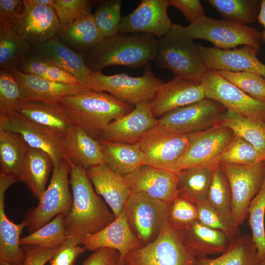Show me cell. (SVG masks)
<instances>
[{
	"mask_svg": "<svg viewBox=\"0 0 265 265\" xmlns=\"http://www.w3.org/2000/svg\"><path fill=\"white\" fill-rule=\"evenodd\" d=\"M66 160L70 166L72 195L71 208L64 220L66 241L80 245L83 238L105 228L113 222L115 217L93 189L86 169Z\"/></svg>",
	"mask_w": 265,
	"mask_h": 265,
	"instance_id": "cell-1",
	"label": "cell"
},
{
	"mask_svg": "<svg viewBox=\"0 0 265 265\" xmlns=\"http://www.w3.org/2000/svg\"><path fill=\"white\" fill-rule=\"evenodd\" d=\"M158 43V38L150 34H118L104 38L84 54V60L92 73L112 65L131 68L145 66L154 60Z\"/></svg>",
	"mask_w": 265,
	"mask_h": 265,
	"instance_id": "cell-2",
	"label": "cell"
},
{
	"mask_svg": "<svg viewBox=\"0 0 265 265\" xmlns=\"http://www.w3.org/2000/svg\"><path fill=\"white\" fill-rule=\"evenodd\" d=\"M59 103L74 125L98 140L111 122L134 107L107 93L91 89L67 96Z\"/></svg>",
	"mask_w": 265,
	"mask_h": 265,
	"instance_id": "cell-3",
	"label": "cell"
},
{
	"mask_svg": "<svg viewBox=\"0 0 265 265\" xmlns=\"http://www.w3.org/2000/svg\"><path fill=\"white\" fill-rule=\"evenodd\" d=\"M193 40L186 26L173 24L170 30L158 39L155 64L170 70L174 78L200 82L207 69Z\"/></svg>",
	"mask_w": 265,
	"mask_h": 265,
	"instance_id": "cell-4",
	"label": "cell"
},
{
	"mask_svg": "<svg viewBox=\"0 0 265 265\" xmlns=\"http://www.w3.org/2000/svg\"><path fill=\"white\" fill-rule=\"evenodd\" d=\"M164 82L154 74L150 64L144 66L143 74L139 77L125 73L108 76L101 71L92 73L89 81L91 90L107 93L131 105L151 101Z\"/></svg>",
	"mask_w": 265,
	"mask_h": 265,
	"instance_id": "cell-5",
	"label": "cell"
},
{
	"mask_svg": "<svg viewBox=\"0 0 265 265\" xmlns=\"http://www.w3.org/2000/svg\"><path fill=\"white\" fill-rule=\"evenodd\" d=\"M186 28L192 39L207 40L217 48L230 50L240 45H249L258 50L260 49L262 32L246 25L204 15Z\"/></svg>",
	"mask_w": 265,
	"mask_h": 265,
	"instance_id": "cell-6",
	"label": "cell"
},
{
	"mask_svg": "<svg viewBox=\"0 0 265 265\" xmlns=\"http://www.w3.org/2000/svg\"><path fill=\"white\" fill-rule=\"evenodd\" d=\"M195 257L185 244L181 231L168 223L152 242L128 253L124 265H192Z\"/></svg>",
	"mask_w": 265,
	"mask_h": 265,
	"instance_id": "cell-7",
	"label": "cell"
},
{
	"mask_svg": "<svg viewBox=\"0 0 265 265\" xmlns=\"http://www.w3.org/2000/svg\"><path fill=\"white\" fill-rule=\"evenodd\" d=\"M189 141V134L158 124L147 132L138 143L145 155V164L178 173Z\"/></svg>",
	"mask_w": 265,
	"mask_h": 265,
	"instance_id": "cell-8",
	"label": "cell"
},
{
	"mask_svg": "<svg viewBox=\"0 0 265 265\" xmlns=\"http://www.w3.org/2000/svg\"><path fill=\"white\" fill-rule=\"evenodd\" d=\"M125 210L131 229L144 245L156 239L168 223L169 206L143 193H131Z\"/></svg>",
	"mask_w": 265,
	"mask_h": 265,
	"instance_id": "cell-9",
	"label": "cell"
},
{
	"mask_svg": "<svg viewBox=\"0 0 265 265\" xmlns=\"http://www.w3.org/2000/svg\"><path fill=\"white\" fill-rule=\"evenodd\" d=\"M70 171V164L65 159L58 168H53L50 184L39 200L38 206L25 220L30 233L57 215L63 214L65 217L70 212L72 205V195L69 188Z\"/></svg>",
	"mask_w": 265,
	"mask_h": 265,
	"instance_id": "cell-10",
	"label": "cell"
},
{
	"mask_svg": "<svg viewBox=\"0 0 265 265\" xmlns=\"http://www.w3.org/2000/svg\"><path fill=\"white\" fill-rule=\"evenodd\" d=\"M219 165L230 185L232 215L239 227L248 216L250 203L262 186L265 176V160L251 165L223 162H220Z\"/></svg>",
	"mask_w": 265,
	"mask_h": 265,
	"instance_id": "cell-11",
	"label": "cell"
},
{
	"mask_svg": "<svg viewBox=\"0 0 265 265\" xmlns=\"http://www.w3.org/2000/svg\"><path fill=\"white\" fill-rule=\"evenodd\" d=\"M206 98L227 110L265 123V102L255 99L228 81L217 71L207 69L200 81Z\"/></svg>",
	"mask_w": 265,
	"mask_h": 265,
	"instance_id": "cell-12",
	"label": "cell"
},
{
	"mask_svg": "<svg viewBox=\"0 0 265 265\" xmlns=\"http://www.w3.org/2000/svg\"><path fill=\"white\" fill-rule=\"evenodd\" d=\"M235 135L230 128L217 126L189 134V143L180 163V171L196 166L214 168Z\"/></svg>",
	"mask_w": 265,
	"mask_h": 265,
	"instance_id": "cell-13",
	"label": "cell"
},
{
	"mask_svg": "<svg viewBox=\"0 0 265 265\" xmlns=\"http://www.w3.org/2000/svg\"><path fill=\"white\" fill-rule=\"evenodd\" d=\"M226 108L207 98L171 110L158 119L159 124L183 134L201 132L216 125Z\"/></svg>",
	"mask_w": 265,
	"mask_h": 265,
	"instance_id": "cell-14",
	"label": "cell"
},
{
	"mask_svg": "<svg viewBox=\"0 0 265 265\" xmlns=\"http://www.w3.org/2000/svg\"><path fill=\"white\" fill-rule=\"evenodd\" d=\"M0 129L20 134L29 147L46 152L52 159L53 168H58L64 159L62 135L15 111L0 114Z\"/></svg>",
	"mask_w": 265,
	"mask_h": 265,
	"instance_id": "cell-15",
	"label": "cell"
},
{
	"mask_svg": "<svg viewBox=\"0 0 265 265\" xmlns=\"http://www.w3.org/2000/svg\"><path fill=\"white\" fill-rule=\"evenodd\" d=\"M169 0H142L131 13L122 16L118 34L145 33L160 38L171 28Z\"/></svg>",
	"mask_w": 265,
	"mask_h": 265,
	"instance_id": "cell-16",
	"label": "cell"
},
{
	"mask_svg": "<svg viewBox=\"0 0 265 265\" xmlns=\"http://www.w3.org/2000/svg\"><path fill=\"white\" fill-rule=\"evenodd\" d=\"M197 46L207 69L252 72L265 79V64L257 57L260 50L253 46L244 45L239 48L223 50Z\"/></svg>",
	"mask_w": 265,
	"mask_h": 265,
	"instance_id": "cell-17",
	"label": "cell"
},
{
	"mask_svg": "<svg viewBox=\"0 0 265 265\" xmlns=\"http://www.w3.org/2000/svg\"><path fill=\"white\" fill-rule=\"evenodd\" d=\"M131 193H143L168 206L178 196V173L143 165L124 176Z\"/></svg>",
	"mask_w": 265,
	"mask_h": 265,
	"instance_id": "cell-18",
	"label": "cell"
},
{
	"mask_svg": "<svg viewBox=\"0 0 265 265\" xmlns=\"http://www.w3.org/2000/svg\"><path fill=\"white\" fill-rule=\"evenodd\" d=\"M151 101L136 105L132 111L111 122L99 140L135 144L148 131L159 124L152 111Z\"/></svg>",
	"mask_w": 265,
	"mask_h": 265,
	"instance_id": "cell-19",
	"label": "cell"
},
{
	"mask_svg": "<svg viewBox=\"0 0 265 265\" xmlns=\"http://www.w3.org/2000/svg\"><path fill=\"white\" fill-rule=\"evenodd\" d=\"M80 245L93 251L104 247L117 250L119 253V265H124L128 253L144 246L131 229L125 208L112 222L100 231L83 238Z\"/></svg>",
	"mask_w": 265,
	"mask_h": 265,
	"instance_id": "cell-20",
	"label": "cell"
},
{
	"mask_svg": "<svg viewBox=\"0 0 265 265\" xmlns=\"http://www.w3.org/2000/svg\"><path fill=\"white\" fill-rule=\"evenodd\" d=\"M25 1V14L14 24L20 34L32 47L55 36L61 23L53 7Z\"/></svg>",
	"mask_w": 265,
	"mask_h": 265,
	"instance_id": "cell-21",
	"label": "cell"
},
{
	"mask_svg": "<svg viewBox=\"0 0 265 265\" xmlns=\"http://www.w3.org/2000/svg\"><path fill=\"white\" fill-rule=\"evenodd\" d=\"M86 173L96 192L103 198L115 218L118 217L131 194L124 176L106 164L90 167Z\"/></svg>",
	"mask_w": 265,
	"mask_h": 265,
	"instance_id": "cell-22",
	"label": "cell"
},
{
	"mask_svg": "<svg viewBox=\"0 0 265 265\" xmlns=\"http://www.w3.org/2000/svg\"><path fill=\"white\" fill-rule=\"evenodd\" d=\"M205 98L201 82L174 77L159 88L152 100V113L156 118H160L171 110Z\"/></svg>",
	"mask_w": 265,
	"mask_h": 265,
	"instance_id": "cell-23",
	"label": "cell"
},
{
	"mask_svg": "<svg viewBox=\"0 0 265 265\" xmlns=\"http://www.w3.org/2000/svg\"><path fill=\"white\" fill-rule=\"evenodd\" d=\"M16 182L12 177L0 174V262L23 265L25 256L20 247V235L26 223L25 220L20 224L12 222L4 211L6 191Z\"/></svg>",
	"mask_w": 265,
	"mask_h": 265,
	"instance_id": "cell-24",
	"label": "cell"
},
{
	"mask_svg": "<svg viewBox=\"0 0 265 265\" xmlns=\"http://www.w3.org/2000/svg\"><path fill=\"white\" fill-rule=\"evenodd\" d=\"M18 83L22 100L60 102L64 98L89 88L81 84L53 82L38 76L23 73L17 69L9 70Z\"/></svg>",
	"mask_w": 265,
	"mask_h": 265,
	"instance_id": "cell-25",
	"label": "cell"
},
{
	"mask_svg": "<svg viewBox=\"0 0 265 265\" xmlns=\"http://www.w3.org/2000/svg\"><path fill=\"white\" fill-rule=\"evenodd\" d=\"M32 50L46 61L69 72L80 84L89 88L92 72L85 64L84 54L70 49L55 36L44 43L32 46Z\"/></svg>",
	"mask_w": 265,
	"mask_h": 265,
	"instance_id": "cell-26",
	"label": "cell"
},
{
	"mask_svg": "<svg viewBox=\"0 0 265 265\" xmlns=\"http://www.w3.org/2000/svg\"><path fill=\"white\" fill-rule=\"evenodd\" d=\"M63 159L85 169L106 164L99 140L74 125L62 136Z\"/></svg>",
	"mask_w": 265,
	"mask_h": 265,
	"instance_id": "cell-27",
	"label": "cell"
},
{
	"mask_svg": "<svg viewBox=\"0 0 265 265\" xmlns=\"http://www.w3.org/2000/svg\"><path fill=\"white\" fill-rule=\"evenodd\" d=\"M15 111L62 136L74 126L59 102L23 100L19 103Z\"/></svg>",
	"mask_w": 265,
	"mask_h": 265,
	"instance_id": "cell-28",
	"label": "cell"
},
{
	"mask_svg": "<svg viewBox=\"0 0 265 265\" xmlns=\"http://www.w3.org/2000/svg\"><path fill=\"white\" fill-rule=\"evenodd\" d=\"M55 36L64 45L82 54L87 53L105 38L91 13L72 23L61 25Z\"/></svg>",
	"mask_w": 265,
	"mask_h": 265,
	"instance_id": "cell-29",
	"label": "cell"
},
{
	"mask_svg": "<svg viewBox=\"0 0 265 265\" xmlns=\"http://www.w3.org/2000/svg\"><path fill=\"white\" fill-rule=\"evenodd\" d=\"M181 232L185 244L196 257L222 254L231 241L224 232L207 227L198 220Z\"/></svg>",
	"mask_w": 265,
	"mask_h": 265,
	"instance_id": "cell-30",
	"label": "cell"
},
{
	"mask_svg": "<svg viewBox=\"0 0 265 265\" xmlns=\"http://www.w3.org/2000/svg\"><path fill=\"white\" fill-rule=\"evenodd\" d=\"M192 265H261V262L251 235L244 233L231 240L220 256L195 257Z\"/></svg>",
	"mask_w": 265,
	"mask_h": 265,
	"instance_id": "cell-31",
	"label": "cell"
},
{
	"mask_svg": "<svg viewBox=\"0 0 265 265\" xmlns=\"http://www.w3.org/2000/svg\"><path fill=\"white\" fill-rule=\"evenodd\" d=\"M53 161L45 152L29 147L26 154L19 181L26 185L33 195L39 200L46 185Z\"/></svg>",
	"mask_w": 265,
	"mask_h": 265,
	"instance_id": "cell-32",
	"label": "cell"
},
{
	"mask_svg": "<svg viewBox=\"0 0 265 265\" xmlns=\"http://www.w3.org/2000/svg\"><path fill=\"white\" fill-rule=\"evenodd\" d=\"M107 164L125 176L145 164L146 158L138 143L127 144L99 140Z\"/></svg>",
	"mask_w": 265,
	"mask_h": 265,
	"instance_id": "cell-33",
	"label": "cell"
},
{
	"mask_svg": "<svg viewBox=\"0 0 265 265\" xmlns=\"http://www.w3.org/2000/svg\"><path fill=\"white\" fill-rule=\"evenodd\" d=\"M31 50L13 23L0 19V70L17 69Z\"/></svg>",
	"mask_w": 265,
	"mask_h": 265,
	"instance_id": "cell-34",
	"label": "cell"
},
{
	"mask_svg": "<svg viewBox=\"0 0 265 265\" xmlns=\"http://www.w3.org/2000/svg\"><path fill=\"white\" fill-rule=\"evenodd\" d=\"M29 148L20 134L0 129V173L19 181Z\"/></svg>",
	"mask_w": 265,
	"mask_h": 265,
	"instance_id": "cell-35",
	"label": "cell"
},
{
	"mask_svg": "<svg viewBox=\"0 0 265 265\" xmlns=\"http://www.w3.org/2000/svg\"><path fill=\"white\" fill-rule=\"evenodd\" d=\"M213 169L196 166L180 171L178 173V196L195 204L207 201Z\"/></svg>",
	"mask_w": 265,
	"mask_h": 265,
	"instance_id": "cell-36",
	"label": "cell"
},
{
	"mask_svg": "<svg viewBox=\"0 0 265 265\" xmlns=\"http://www.w3.org/2000/svg\"><path fill=\"white\" fill-rule=\"evenodd\" d=\"M215 126L228 127L265 153V123L226 110Z\"/></svg>",
	"mask_w": 265,
	"mask_h": 265,
	"instance_id": "cell-37",
	"label": "cell"
},
{
	"mask_svg": "<svg viewBox=\"0 0 265 265\" xmlns=\"http://www.w3.org/2000/svg\"><path fill=\"white\" fill-rule=\"evenodd\" d=\"M207 1L219 13L222 19L246 25L257 20L260 8L258 0H208Z\"/></svg>",
	"mask_w": 265,
	"mask_h": 265,
	"instance_id": "cell-38",
	"label": "cell"
},
{
	"mask_svg": "<svg viewBox=\"0 0 265 265\" xmlns=\"http://www.w3.org/2000/svg\"><path fill=\"white\" fill-rule=\"evenodd\" d=\"M17 69L23 73L37 76L55 82L81 84L69 72L46 61L32 50L26 56Z\"/></svg>",
	"mask_w": 265,
	"mask_h": 265,
	"instance_id": "cell-39",
	"label": "cell"
},
{
	"mask_svg": "<svg viewBox=\"0 0 265 265\" xmlns=\"http://www.w3.org/2000/svg\"><path fill=\"white\" fill-rule=\"evenodd\" d=\"M65 215L60 214L41 228L20 239L21 245L58 248L67 240L64 224Z\"/></svg>",
	"mask_w": 265,
	"mask_h": 265,
	"instance_id": "cell-40",
	"label": "cell"
},
{
	"mask_svg": "<svg viewBox=\"0 0 265 265\" xmlns=\"http://www.w3.org/2000/svg\"><path fill=\"white\" fill-rule=\"evenodd\" d=\"M207 201L209 205L219 212L227 217L233 218L230 185L219 164L213 170Z\"/></svg>",
	"mask_w": 265,
	"mask_h": 265,
	"instance_id": "cell-41",
	"label": "cell"
},
{
	"mask_svg": "<svg viewBox=\"0 0 265 265\" xmlns=\"http://www.w3.org/2000/svg\"><path fill=\"white\" fill-rule=\"evenodd\" d=\"M265 176L261 188L251 201L248 208V223L252 239L261 263L265 258Z\"/></svg>",
	"mask_w": 265,
	"mask_h": 265,
	"instance_id": "cell-42",
	"label": "cell"
},
{
	"mask_svg": "<svg viewBox=\"0 0 265 265\" xmlns=\"http://www.w3.org/2000/svg\"><path fill=\"white\" fill-rule=\"evenodd\" d=\"M265 160V153L239 136L235 137L222 155L220 162L251 165Z\"/></svg>",
	"mask_w": 265,
	"mask_h": 265,
	"instance_id": "cell-43",
	"label": "cell"
},
{
	"mask_svg": "<svg viewBox=\"0 0 265 265\" xmlns=\"http://www.w3.org/2000/svg\"><path fill=\"white\" fill-rule=\"evenodd\" d=\"M198 220L210 228L224 232L230 240L241 235L239 227L233 218L227 217L213 209L208 201L196 204Z\"/></svg>",
	"mask_w": 265,
	"mask_h": 265,
	"instance_id": "cell-44",
	"label": "cell"
},
{
	"mask_svg": "<svg viewBox=\"0 0 265 265\" xmlns=\"http://www.w3.org/2000/svg\"><path fill=\"white\" fill-rule=\"evenodd\" d=\"M121 0L101 2L93 14L95 22L105 38L118 34L122 16Z\"/></svg>",
	"mask_w": 265,
	"mask_h": 265,
	"instance_id": "cell-45",
	"label": "cell"
},
{
	"mask_svg": "<svg viewBox=\"0 0 265 265\" xmlns=\"http://www.w3.org/2000/svg\"><path fill=\"white\" fill-rule=\"evenodd\" d=\"M218 72L228 81L253 98L265 102V79L262 76L248 72Z\"/></svg>",
	"mask_w": 265,
	"mask_h": 265,
	"instance_id": "cell-46",
	"label": "cell"
},
{
	"mask_svg": "<svg viewBox=\"0 0 265 265\" xmlns=\"http://www.w3.org/2000/svg\"><path fill=\"white\" fill-rule=\"evenodd\" d=\"M198 220L196 204L178 196L169 206L168 223L174 229L183 231Z\"/></svg>",
	"mask_w": 265,
	"mask_h": 265,
	"instance_id": "cell-47",
	"label": "cell"
},
{
	"mask_svg": "<svg viewBox=\"0 0 265 265\" xmlns=\"http://www.w3.org/2000/svg\"><path fill=\"white\" fill-rule=\"evenodd\" d=\"M22 100L20 87L8 70H0V114L15 111Z\"/></svg>",
	"mask_w": 265,
	"mask_h": 265,
	"instance_id": "cell-48",
	"label": "cell"
},
{
	"mask_svg": "<svg viewBox=\"0 0 265 265\" xmlns=\"http://www.w3.org/2000/svg\"><path fill=\"white\" fill-rule=\"evenodd\" d=\"M93 2L90 0H54L52 6L61 25H64L91 13Z\"/></svg>",
	"mask_w": 265,
	"mask_h": 265,
	"instance_id": "cell-49",
	"label": "cell"
},
{
	"mask_svg": "<svg viewBox=\"0 0 265 265\" xmlns=\"http://www.w3.org/2000/svg\"><path fill=\"white\" fill-rule=\"evenodd\" d=\"M86 249L81 245L66 241L60 246L51 260V265H74L78 256Z\"/></svg>",
	"mask_w": 265,
	"mask_h": 265,
	"instance_id": "cell-50",
	"label": "cell"
},
{
	"mask_svg": "<svg viewBox=\"0 0 265 265\" xmlns=\"http://www.w3.org/2000/svg\"><path fill=\"white\" fill-rule=\"evenodd\" d=\"M25 0H0V19L14 24L26 11Z\"/></svg>",
	"mask_w": 265,
	"mask_h": 265,
	"instance_id": "cell-51",
	"label": "cell"
},
{
	"mask_svg": "<svg viewBox=\"0 0 265 265\" xmlns=\"http://www.w3.org/2000/svg\"><path fill=\"white\" fill-rule=\"evenodd\" d=\"M26 246L23 265H44L52 259L60 247L49 248L35 245Z\"/></svg>",
	"mask_w": 265,
	"mask_h": 265,
	"instance_id": "cell-52",
	"label": "cell"
},
{
	"mask_svg": "<svg viewBox=\"0 0 265 265\" xmlns=\"http://www.w3.org/2000/svg\"><path fill=\"white\" fill-rule=\"evenodd\" d=\"M169 3L181 11L189 24L205 15L199 0H169Z\"/></svg>",
	"mask_w": 265,
	"mask_h": 265,
	"instance_id": "cell-53",
	"label": "cell"
},
{
	"mask_svg": "<svg viewBox=\"0 0 265 265\" xmlns=\"http://www.w3.org/2000/svg\"><path fill=\"white\" fill-rule=\"evenodd\" d=\"M119 252L110 248H101L93 253L82 265H119Z\"/></svg>",
	"mask_w": 265,
	"mask_h": 265,
	"instance_id": "cell-54",
	"label": "cell"
},
{
	"mask_svg": "<svg viewBox=\"0 0 265 265\" xmlns=\"http://www.w3.org/2000/svg\"><path fill=\"white\" fill-rule=\"evenodd\" d=\"M257 20L264 27V30L262 32L261 41L265 44V0H262L260 1V8Z\"/></svg>",
	"mask_w": 265,
	"mask_h": 265,
	"instance_id": "cell-55",
	"label": "cell"
},
{
	"mask_svg": "<svg viewBox=\"0 0 265 265\" xmlns=\"http://www.w3.org/2000/svg\"><path fill=\"white\" fill-rule=\"evenodd\" d=\"M29 2L40 5L53 6L54 0H28Z\"/></svg>",
	"mask_w": 265,
	"mask_h": 265,
	"instance_id": "cell-56",
	"label": "cell"
},
{
	"mask_svg": "<svg viewBox=\"0 0 265 265\" xmlns=\"http://www.w3.org/2000/svg\"><path fill=\"white\" fill-rule=\"evenodd\" d=\"M0 265H11L9 264H7L6 263H4V262H0Z\"/></svg>",
	"mask_w": 265,
	"mask_h": 265,
	"instance_id": "cell-57",
	"label": "cell"
},
{
	"mask_svg": "<svg viewBox=\"0 0 265 265\" xmlns=\"http://www.w3.org/2000/svg\"><path fill=\"white\" fill-rule=\"evenodd\" d=\"M261 265H265V258L263 260V261L261 263Z\"/></svg>",
	"mask_w": 265,
	"mask_h": 265,
	"instance_id": "cell-58",
	"label": "cell"
}]
</instances>
